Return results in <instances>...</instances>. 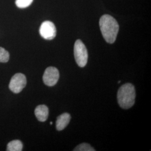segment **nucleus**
<instances>
[{
    "label": "nucleus",
    "instance_id": "obj_8",
    "mask_svg": "<svg viewBox=\"0 0 151 151\" xmlns=\"http://www.w3.org/2000/svg\"><path fill=\"white\" fill-rule=\"evenodd\" d=\"M70 114L63 113L60 115L56 121V128L59 131L64 129L70 123Z\"/></svg>",
    "mask_w": 151,
    "mask_h": 151
},
{
    "label": "nucleus",
    "instance_id": "obj_7",
    "mask_svg": "<svg viewBox=\"0 0 151 151\" xmlns=\"http://www.w3.org/2000/svg\"><path fill=\"white\" fill-rule=\"evenodd\" d=\"M35 115L39 121L44 122L48 119L49 109L46 105H40L35 109Z\"/></svg>",
    "mask_w": 151,
    "mask_h": 151
},
{
    "label": "nucleus",
    "instance_id": "obj_1",
    "mask_svg": "<svg viewBox=\"0 0 151 151\" xmlns=\"http://www.w3.org/2000/svg\"><path fill=\"white\" fill-rule=\"evenodd\" d=\"M103 37L108 43H114L119 32V25L116 20L110 15H104L99 22Z\"/></svg>",
    "mask_w": 151,
    "mask_h": 151
},
{
    "label": "nucleus",
    "instance_id": "obj_12",
    "mask_svg": "<svg viewBox=\"0 0 151 151\" xmlns=\"http://www.w3.org/2000/svg\"><path fill=\"white\" fill-rule=\"evenodd\" d=\"M33 0H16V5L18 7L23 9L30 5Z\"/></svg>",
    "mask_w": 151,
    "mask_h": 151
},
{
    "label": "nucleus",
    "instance_id": "obj_10",
    "mask_svg": "<svg viewBox=\"0 0 151 151\" xmlns=\"http://www.w3.org/2000/svg\"><path fill=\"white\" fill-rule=\"evenodd\" d=\"M10 58L9 53L5 49L0 47V62L6 63L9 61Z\"/></svg>",
    "mask_w": 151,
    "mask_h": 151
},
{
    "label": "nucleus",
    "instance_id": "obj_5",
    "mask_svg": "<svg viewBox=\"0 0 151 151\" xmlns=\"http://www.w3.org/2000/svg\"><path fill=\"white\" fill-rule=\"evenodd\" d=\"M60 73L57 68L53 67H48L44 72L43 80L44 83L48 86H53L58 81Z\"/></svg>",
    "mask_w": 151,
    "mask_h": 151
},
{
    "label": "nucleus",
    "instance_id": "obj_6",
    "mask_svg": "<svg viewBox=\"0 0 151 151\" xmlns=\"http://www.w3.org/2000/svg\"><path fill=\"white\" fill-rule=\"evenodd\" d=\"M42 37L46 40H52L56 36V28L52 22L45 21L43 22L39 29Z\"/></svg>",
    "mask_w": 151,
    "mask_h": 151
},
{
    "label": "nucleus",
    "instance_id": "obj_3",
    "mask_svg": "<svg viewBox=\"0 0 151 151\" xmlns=\"http://www.w3.org/2000/svg\"><path fill=\"white\" fill-rule=\"evenodd\" d=\"M76 62L80 67H84L87 63L88 53L85 44L81 40H77L74 46Z\"/></svg>",
    "mask_w": 151,
    "mask_h": 151
},
{
    "label": "nucleus",
    "instance_id": "obj_4",
    "mask_svg": "<svg viewBox=\"0 0 151 151\" xmlns=\"http://www.w3.org/2000/svg\"><path fill=\"white\" fill-rule=\"evenodd\" d=\"M27 78L22 73H16L11 78L9 84V88L11 91L17 93L22 91L23 88L26 86Z\"/></svg>",
    "mask_w": 151,
    "mask_h": 151
},
{
    "label": "nucleus",
    "instance_id": "obj_9",
    "mask_svg": "<svg viewBox=\"0 0 151 151\" xmlns=\"http://www.w3.org/2000/svg\"><path fill=\"white\" fill-rule=\"evenodd\" d=\"M22 147L23 145L20 140H12L7 145V151H21L22 150Z\"/></svg>",
    "mask_w": 151,
    "mask_h": 151
},
{
    "label": "nucleus",
    "instance_id": "obj_2",
    "mask_svg": "<svg viewBox=\"0 0 151 151\" xmlns=\"http://www.w3.org/2000/svg\"><path fill=\"white\" fill-rule=\"evenodd\" d=\"M117 99L121 108L128 109L132 107L135 103L134 86L129 83L123 85L119 88L117 93Z\"/></svg>",
    "mask_w": 151,
    "mask_h": 151
},
{
    "label": "nucleus",
    "instance_id": "obj_13",
    "mask_svg": "<svg viewBox=\"0 0 151 151\" xmlns=\"http://www.w3.org/2000/svg\"><path fill=\"white\" fill-rule=\"evenodd\" d=\"M50 124L52 125V124H53V123H52V122H50Z\"/></svg>",
    "mask_w": 151,
    "mask_h": 151
},
{
    "label": "nucleus",
    "instance_id": "obj_11",
    "mask_svg": "<svg viewBox=\"0 0 151 151\" xmlns=\"http://www.w3.org/2000/svg\"><path fill=\"white\" fill-rule=\"evenodd\" d=\"M95 150L88 143H82L80 145L77 146L74 150L75 151H94Z\"/></svg>",
    "mask_w": 151,
    "mask_h": 151
}]
</instances>
